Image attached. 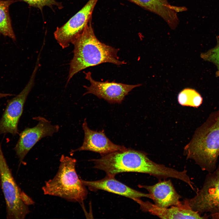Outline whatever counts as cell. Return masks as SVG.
<instances>
[{
	"mask_svg": "<svg viewBox=\"0 0 219 219\" xmlns=\"http://www.w3.org/2000/svg\"><path fill=\"white\" fill-rule=\"evenodd\" d=\"M18 0H0V34L8 36L13 41L16 36L12 26L9 8L10 6Z\"/></svg>",
	"mask_w": 219,
	"mask_h": 219,
	"instance_id": "cell-16",
	"label": "cell"
},
{
	"mask_svg": "<svg viewBox=\"0 0 219 219\" xmlns=\"http://www.w3.org/2000/svg\"><path fill=\"white\" fill-rule=\"evenodd\" d=\"M76 162L75 158L62 155L56 175L42 187L44 194L82 203L87 196L88 191L77 173Z\"/></svg>",
	"mask_w": 219,
	"mask_h": 219,
	"instance_id": "cell-4",
	"label": "cell"
},
{
	"mask_svg": "<svg viewBox=\"0 0 219 219\" xmlns=\"http://www.w3.org/2000/svg\"><path fill=\"white\" fill-rule=\"evenodd\" d=\"M0 182L6 204L7 218L24 219L30 212L28 206L34 202L16 183L4 156L0 144Z\"/></svg>",
	"mask_w": 219,
	"mask_h": 219,
	"instance_id": "cell-5",
	"label": "cell"
},
{
	"mask_svg": "<svg viewBox=\"0 0 219 219\" xmlns=\"http://www.w3.org/2000/svg\"><path fill=\"white\" fill-rule=\"evenodd\" d=\"M82 183L93 191L99 190H105L134 200L142 197L152 199L149 193H145L133 189L119 181L115 176L106 175L103 179L97 181H87L81 179Z\"/></svg>",
	"mask_w": 219,
	"mask_h": 219,
	"instance_id": "cell-14",
	"label": "cell"
},
{
	"mask_svg": "<svg viewBox=\"0 0 219 219\" xmlns=\"http://www.w3.org/2000/svg\"><path fill=\"white\" fill-rule=\"evenodd\" d=\"M39 62L36 61L30 79L23 89L8 101L0 119V134L9 133L15 135L18 133V123L27 96L34 85L36 75L40 66Z\"/></svg>",
	"mask_w": 219,
	"mask_h": 219,
	"instance_id": "cell-7",
	"label": "cell"
},
{
	"mask_svg": "<svg viewBox=\"0 0 219 219\" xmlns=\"http://www.w3.org/2000/svg\"><path fill=\"white\" fill-rule=\"evenodd\" d=\"M201 57L205 61L215 66L217 69L216 75L217 77L219 76V39L214 47L202 53Z\"/></svg>",
	"mask_w": 219,
	"mask_h": 219,
	"instance_id": "cell-18",
	"label": "cell"
},
{
	"mask_svg": "<svg viewBox=\"0 0 219 219\" xmlns=\"http://www.w3.org/2000/svg\"><path fill=\"white\" fill-rule=\"evenodd\" d=\"M178 99L182 105L194 107H199L203 102L200 95L195 89L189 88L182 90L178 95Z\"/></svg>",
	"mask_w": 219,
	"mask_h": 219,
	"instance_id": "cell-17",
	"label": "cell"
},
{
	"mask_svg": "<svg viewBox=\"0 0 219 219\" xmlns=\"http://www.w3.org/2000/svg\"><path fill=\"white\" fill-rule=\"evenodd\" d=\"M82 128L85 134L82 145L75 150H71L70 154L77 151H89L98 153L102 156L127 149L124 146L113 143L107 137L103 131L98 132L90 129L86 119L82 124Z\"/></svg>",
	"mask_w": 219,
	"mask_h": 219,
	"instance_id": "cell-11",
	"label": "cell"
},
{
	"mask_svg": "<svg viewBox=\"0 0 219 219\" xmlns=\"http://www.w3.org/2000/svg\"><path fill=\"white\" fill-rule=\"evenodd\" d=\"M98 0H89L65 24L57 28L54 32V36L62 48H66L72 44L91 19L93 11Z\"/></svg>",
	"mask_w": 219,
	"mask_h": 219,
	"instance_id": "cell-8",
	"label": "cell"
},
{
	"mask_svg": "<svg viewBox=\"0 0 219 219\" xmlns=\"http://www.w3.org/2000/svg\"><path fill=\"white\" fill-rule=\"evenodd\" d=\"M90 161L93 162L94 168L114 176L120 173L134 172L165 179L171 177L172 173V168L152 161L146 153L130 149L113 152Z\"/></svg>",
	"mask_w": 219,
	"mask_h": 219,
	"instance_id": "cell-2",
	"label": "cell"
},
{
	"mask_svg": "<svg viewBox=\"0 0 219 219\" xmlns=\"http://www.w3.org/2000/svg\"><path fill=\"white\" fill-rule=\"evenodd\" d=\"M85 78L91 84L89 86H84L87 91L84 95L92 94L110 103H121L125 96L132 89L141 85H129L108 81L98 82L93 79L90 72L85 73Z\"/></svg>",
	"mask_w": 219,
	"mask_h": 219,
	"instance_id": "cell-10",
	"label": "cell"
},
{
	"mask_svg": "<svg viewBox=\"0 0 219 219\" xmlns=\"http://www.w3.org/2000/svg\"><path fill=\"white\" fill-rule=\"evenodd\" d=\"M12 94L9 93H0V98L7 97L8 96H12Z\"/></svg>",
	"mask_w": 219,
	"mask_h": 219,
	"instance_id": "cell-20",
	"label": "cell"
},
{
	"mask_svg": "<svg viewBox=\"0 0 219 219\" xmlns=\"http://www.w3.org/2000/svg\"><path fill=\"white\" fill-rule=\"evenodd\" d=\"M23 1L30 5L38 8L41 9L45 6H51L53 5L61 6L55 0H18Z\"/></svg>",
	"mask_w": 219,
	"mask_h": 219,
	"instance_id": "cell-19",
	"label": "cell"
},
{
	"mask_svg": "<svg viewBox=\"0 0 219 219\" xmlns=\"http://www.w3.org/2000/svg\"><path fill=\"white\" fill-rule=\"evenodd\" d=\"M38 121L37 124L32 128H26L20 134L19 139L14 149L21 164L30 149L42 138L51 136L57 132L59 127L52 125L42 117L33 118Z\"/></svg>",
	"mask_w": 219,
	"mask_h": 219,
	"instance_id": "cell-9",
	"label": "cell"
},
{
	"mask_svg": "<svg viewBox=\"0 0 219 219\" xmlns=\"http://www.w3.org/2000/svg\"><path fill=\"white\" fill-rule=\"evenodd\" d=\"M91 22V19L72 43L73 56L69 64L67 83L75 75L88 67L106 62L118 66L126 63L119 60L117 55L119 49L107 45L97 38Z\"/></svg>",
	"mask_w": 219,
	"mask_h": 219,
	"instance_id": "cell-1",
	"label": "cell"
},
{
	"mask_svg": "<svg viewBox=\"0 0 219 219\" xmlns=\"http://www.w3.org/2000/svg\"><path fill=\"white\" fill-rule=\"evenodd\" d=\"M134 200L139 205L143 211L148 212L162 219H207L209 216L206 214L201 216L192 210L186 200L181 204L169 208L158 207L149 201H143L140 199Z\"/></svg>",
	"mask_w": 219,
	"mask_h": 219,
	"instance_id": "cell-12",
	"label": "cell"
},
{
	"mask_svg": "<svg viewBox=\"0 0 219 219\" xmlns=\"http://www.w3.org/2000/svg\"><path fill=\"white\" fill-rule=\"evenodd\" d=\"M161 17L172 30L179 23L177 13L187 10L185 7L172 5L167 0H128Z\"/></svg>",
	"mask_w": 219,
	"mask_h": 219,
	"instance_id": "cell-13",
	"label": "cell"
},
{
	"mask_svg": "<svg viewBox=\"0 0 219 219\" xmlns=\"http://www.w3.org/2000/svg\"><path fill=\"white\" fill-rule=\"evenodd\" d=\"M186 200L191 208L200 214L208 213L212 218H219V164L208 172L195 196Z\"/></svg>",
	"mask_w": 219,
	"mask_h": 219,
	"instance_id": "cell-6",
	"label": "cell"
},
{
	"mask_svg": "<svg viewBox=\"0 0 219 219\" xmlns=\"http://www.w3.org/2000/svg\"><path fill=\"white\" fill-rule=\"evenodd\" d=\"M184 154L202 170L210 172L216 169L219 157V109L211 113L196 129Z\"/></svg>",
	"mask_w": 219,
	"mask_h": 219,
	"instance_id": "cell-3",
	"label": "cell"
},
{
	"mask_svg": "<svg viewBox=\"0 0 219 219\" xmlns=\"http://www.w3.org/2000/svg\"><path fill=\"white\" fill-rule=\"evenodd\" d=\"M139 187L147 190L152 197L154 204L161 208L178 206L182 202L181 196L177 192L170 180L160 181L153 185H139Z\"/></svg>",
	"mask_w": 219,
	"mask_h": 219,
	"instance_id": "cell-15",
	"label": "cell"
}]
</instances>
